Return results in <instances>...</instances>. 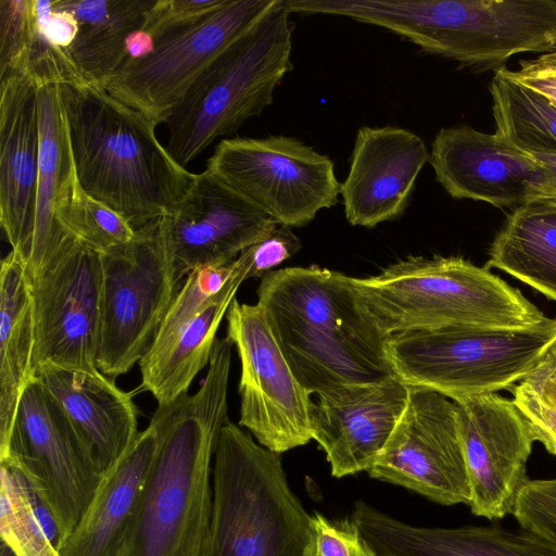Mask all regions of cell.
<instances>
[{
	"mask_svg": "<svg viewBox=\"0 0 556 556\" xmlns=\"http://www.w3.org/2000/svg\"><path fill=\"white\" fill-rule=\"evenodd\" d=\"M232 348L228 337L217 339L200 389L151 418L157 447L118 556H206Z\"/></svg>",
	"mask_w": 556,
	"mask_h": 556,
	"instance_id": "6da1fadb",
	"label": "cell"
},
{
	"mask_svg": "<svg viewBox=\"0 0 556 556\" xmlns=\"http://www.w3.org/2000/svg\"><path fill=\"white\" fill-rule=\"evenodd\" d=\"M256 294L278 346L311 395L394 378L386 338L362 314L342 273L317 265L271 270Z\"/></svg>",
	"mask_w": 556,
	"mask_h": 556,
	"instance_id": "7a4b0ae2",
	"label": "cell"
},
{
	"mask_svg": "<svg viewBox=\"0 0 556 556\" xmlns=\"http://www.w3.org/2000/svg\"><path fill=\"white\" fill-rule=\"evenodd\" d=\"M59 87L81 188L135 230L166 215L194 174L160 143L159 124L99 85Z\"/></svg>",
	"mask_w": 556,
	"mask_h": 556,
	"instance_id": "3957f363",
	"label": "cell"
},
{
	"mask_svg": "<svg viewBox=\"0 0 556 556\" xmlns=\"http://www.w3.org/2000/svg\"><path fill=\"white\" fill-rule=\"evenodd\" d=\"M343 282L384 338L448 328L517 330L547 318L518 288L462 256H408L375 276L343 274Z\"/></svg>",
	"mask_w": 556,
	"mask_h": 556,
	"instance_id": "277c9868",
	"label": "cell"
},
{
	"mask_svg": "<svg viewBox=\"0 0 556 556\" xmlns=\"http://www.w3.org/2000/svg\"><path fill=\"white\" fill-rule=\"evenodd\" d=\"M326 12L384 28L476 71L556 49V0H330Z\"/></svg>",
	"mask_w": 556,
	"mask_h": 556,
	"instance_id": "5b68a950",
	"label": "cell"
},
{
	"mask_svg": "<svg viewBox=\"0 0 556 556\" xmlns=\"http://www.w3.org/2000/svg\"><path fill=\"white\" fill-rule=\"evenodd\" d=\"M206 556H304L311 515L290 489L280 454L227 419L212 469Z\"/></svg>",
	"mask_w": 556,
	"mask_h": 556,
	"instance_id": "8992f818",
	"label": "cell"
},
{
	"mask_svg": "<svg viewBox=\"0 0 556 556\" xmlns=\"http://www.w3.org/2000/svg\"><path fill=\"white\" fill-rule=\"evenodd\" d=\"M290 14L281 0L203 72L170 112L166 149L181 166L274 101L275 89L293 68Z\"/></svg>",
	"mask_w": 556,
	"mask_h": 556,
	"instance_id": "52a82bcc",
	"label": "cell"
},
{
	"mask_svg": "<svg viewBox=\"0 0 556 556\" xmlns=\"http://www.w3.org/2000/svg\"><path fill=\"white\" fill-rule=\"evenodd\" d=\"M556 344V318L517 330L438 329L386 337L392 376L453 402L511 390Z\"/></svg>",
	"mask_w": 556,
	"mask_h": 556,
	"instance_id": "ba28073f",
	"label": "cell"
},
{
	"mask_svg": "<svg viewBox=\"0 0 556 556\" xmlns=\"http://www.w3.org/2000/svg\"><path fill=\"white\" fill-rule=\"evenodd\" d=\"M101 316L97 366L114 379L152 346L184 277L168 248L161 217L121 247L100 253Z\"/></svg>",
	"mask_w": 556,
	"mask_h": 556,
	"instance_id": "9c48e42d",
	"label": "cell"
},
{
	"mask_svg": "<svg viewBox=\"0 0 556 556\" xmlns=\"http://www.w3.org/2000/svg\"><path fill=\"white\" fill-rule=\"evenodd\" d=\"M278 225L302 227L337 204L341 184L327 155L288 136L220 140L206 168Z\"/></svg>",
	"mask_w": 556,
	"mask_h": 556,
	"instance_id": "30bf717a",
	"label": "cell"
},
{
	"mask_svg": "<svg viewBox=\"0 0 556 556\" xmlns=\"http://www.w3.org/2000/svg\"><path fill=\"white\" fill-rule=\"evenodd\" d=\"M280 2L227 0L198 23L161 36L146 58H128L102 87L157 124L165 123L203 72Z\"/></svg>",
	"mask_w": 556,
	"mask_h": 556,
	"instance_id": "8fae6325",
	"label": "cell"
},
{
	"mask_svg": "<svg viewBox=\"0 0 556 556\" xmlns=\"http://www.w3.org/2000/svg\"><path fill=\"white\" fill-rule=\"evenodd\" d=\"M0 459L15 464L47 501L61 545L89 507L103 475L36 377L21 396L9 444Z\"/></svg>",
	"mask_w": 556,
	"mask_h": 556,
	"instance_id": "7c38bea8",
	"label": "cell"
},
{
	"mask_svg": "<svg viewBox=\"0 0 556 556\" xmlns=\"http://www.w3.org/2000/svg\"><path fill=\"white\" fill-rule=\"evenodd\" d=\"M226 319L241 364L239 426L280 455L307 444L315 403L292 372L262 308L235 298Z\"/></svg>",
	"mask_w": 556,
	"mask_h": 556,
	"instance_id": "4fadbf2b",
	"label": "cell"
},
{
	"mask_svg": "<svg viewBox=\"0 0 556 556\" xmlns=\"http://www.w3.org/2000/svg\"><path fill=\"white\" fill-rule=\"evenodd\" d=\"M28 278L35 325V370L51 364L98 371L100 253L73 238Z\"/></svg>",
	"mask_w": 556,
	"mask_h": 556,
	"instance_id": "5bb4252c",
	"label": "cell"
},
{
	"mask_svg": "<svg viewBox=\"0 0 556 556\" xmlns=\"http://www.w3.org/2000/svg\"><path fill=\"white\" fill-rule=\"evenodd\" d=\"M367 472L440 505H468L470 488L455 402L434 391L409 388L405 409Z\"/></svg>",
	"mask_w": 556,
	"mask_h": 556,
	"instance_id": "9a60e30c",
	"label": "cell"
},
{
	"mask_svg": "<svg viewBox=\"0 0 556 556\" xmlns=\"http://www.w3.org/2000/svg\"><path fill=\"white\" fill-rule=\"evenodd\" d=\"M472 515L489 520L513 516L529 482L527 463L534 437L514 402L489 393L455 402Z\"/></svg>",
	"mask_w": 556,
	"mask_h": 556,
	"instance_id": "2e32d148",
	"label": "cell"
},
{
	"mask_svg": "<svg viewBox=\"0 0 556 556\" xmlns=\"http://www.w3.org/2000/svg\"><path fill=\"white\" fill-rule=\"evenodd\" d=\"M161 220L184 277L200 266L236 261L279 226L207 169L194 174L186 193Z\"/></svg>",
	"mask_w": 556,
	"mask_h": 556,
	"instance_id": "e0dca14e",
	"label": "cell"
},
{
	"mask_svg": "<svg viewBox=\"0 0 556 556\" xmlns=\"http://www.w3.org/2000/svg\"><path fill=\"white\" fill-rule=\"evenodd\" d=\"M428 162L438 182L455 199L497 207L540 200L542 167L495 134L466 125L442 128L432 141Z\"/></svg>",
	"mask_w": 556,
	"mask_h": 556,
	"instance_id": "ac0fdd59",
	"label": "cell"
},
{
	"mask_svg": "<svg viewBox=\"0 0 556 556\" xmlns=\"http://www.w3.org/2000/svg\"><path fill=\"white\" fill-rule=\"evenodd\" d=\"M408 392V387L391 378L318 395L312 413V439L325 452L333 477L372 467L405 409Z\"/></svg>",
	"mask_w": 556,
	"mask_h": 556,
	"instance_id": "d6986e66",
	"label": "cell"
},
{
	"mask_svg": "<svg viewBox=\"0 0 556 556\" xmlns=\"http://www.w3.org/2000/svg\"><path fill=\"white\" fill-rule=\"evenodd\" d=\"M428 160L424 140L410 130L391 125L361 127L340 187L348 222L374 228L399 218Z\"/></svg>",
	"mask_w": 556,
	"mask_h": 556,
	"instance_id": "ffe728a7",
	"label": "cell"
},
{
	"mask_svg": "<svg viewBox=\"0 0 556 556\" xmlns=\"http://www.w3.org/2000/svg\"><path fill=\"white\" fill-rule=\"evenodd\" d=\"M0 222L27 266L33 248L39 172L37 84L24 73L0 79Z\"/></svg>",
	"mask_w": 556,
	"mask_h": 556,
	"instance_id": "44dd1931",
	"label": "cell"
},
{
	"mask_svg": "<svg viewBox=\"0 0 556 556\" xmlns=\"http://www.w3.org/2000/svg\"><path fill=\"white\" fill-rule=\"evenodd\" d=\"M35 377L60 406L104 476L140 432L132 394L100 370L43 364L36 368Z\"/></svg>",
	"mask_w": 556,
	"mask_h": 556,
	"instance_id": "7402d4cb",
	"label": "cell"
},
{
	"mask_svg": "<svg viewBox=\"0 0 556 556\" xmlns=\"http://www.w3.org/2000/svg\"><path fill=\"white\" fill-rule=\"evenodd\" d=\"M351 518L379 556H556V541L498 525L427 528L357 501Z\"/></svg>",
	"mask_w": 556,
	"mask_h": 556,
	"instance_id": "603a6c76",
	"label": "cell"
},
{
	"mask_svg": "<svg viewBox=\"0 0 556 556\" xmlns=\"http://www.w3.org/2000/svg\"><path fill=\"white\" fill-rule=\"evenodd\" d=\"M157 447V430L140 431L106 472L75 530L60 545L61 556H118Z\"/></svg>",
	"mask_w": 556,
	"mask_h": 556,
	"instance_id": "cb8c5ba5",
	"label": "cell"
},
{
	"mask_svg": "<svg viewBox=\"0 0 556 556\" xmlns=\"http://www.w3.org/2000/svg\"><path fill=\"white\" fill-rule=\"evenodd\" d=\"M39 172L28 277L38 273L74 237L59 223L56 205L75 166L59 84L37 85Z\"/></svg>",
	"mask_w": 556,
	"mask_h": 556,
	"instance_id": "d4e9b609",
	"label": "cell"
},
{
	"mask_svg": "<svg viewBox=\"0 0 556 556\" xmlns=\"http://www.w3.org/2000/svg\"><path fill=\"white\" fill-rule=\"evenodd\" d=\"M35 374L29 278L23 261L11 251L0 269V455L7 451L18 402Z\"/></svg>",
	"mask_w": 556,
	"mask_h": 556,
	"instance_id": "484cf974",
	"label": "cell"
},
{
	"mask_svg": "<svg viewBox=\"0 0 556 556\" xmlns=\"http://www.w3.org/2000/svg\"><path fill=\"white\" fill-rule=\"evenodd\" d=\"M250 255L245 249L224 288L188 323L160 355L139 362L140 388L149 391L159 406H167L188 394L195 376L211 359L216 334L241 283L248 279Z\"/></svg>",
	"mask_w": 556,
	"mask_h": 556,
	"instance_id": "4316f807",
	"label": "cell"
},
{
	"mask_svg": "<svg viewBox=\"0 0 556 556\" xmlns=\"http://www.w3.org/2000/svg\"><path fill=\"white\" fill-rule=\"evenodd\" d=\"M155 0H53V10L72 13L78 31L67 53L80 75L103 86L128 59L126 38L142 29Z\"/></svg>",
	"mask_w": 556,
	"mask_h": 556,
	"instance_id": "83f0119b",
	"label": "cell"
},
{
	"mask_svg": "<svg viewBox=\"0 0 556 556\" xmlns=\"http://www.w3.org/2000/svg\"><path fill=\"white\" fill-rule=\"evenodd\" d=\"M484 266L556 302V202L538 200L515 207L493 239Z\"/></svg>",
	"mask_w": 556,
	"mask_h": 556,
	"instance_id": "f1b7e54d",
	"label": "cell"
},
{
	"mask_svg": "<svg viewBox=\"0 0 556 556\" xmlns=\"http://www.w3.org/2000/svg\"><path fill=\"white\" fill-rule=\"evenodd\" d=\"M495 135L529 156L556 154V105L501 70L490 84Z\"/></svg>",
	"mask_w": 556,
	"mask_h": 556,
	"instance_id": "f546056e",
	"label": "cell"
},
{
	"mask_svg": "<svg viewBox=\"0 0 556 556\" xmlns=\"http://www.w3.org/2000/svg\"><path fill=\"white\" fill-rule=\"evenodd\" d=\"M56 217L72 237L98 253L126 244L136 233L122 215L81 188L76 172L58 202Z\"/></svg>",
	"mask_w": 556,
	"mask_h": 556,
	"instance_id": "4dcf8cb0",
	"label": "cell"
},
{
	"mask_svg": "<svg viewBox=\"0 0 556 556\" xmlns=\"http://www.w3.org/2000/svg\"><path fill=\"white\" fill-rule=\"evenodd\" d=\"M236 266L237 260L204 265L191 270L172 303L152 346L141 361L153 359L166 350L182 328L224 288Z\"/></svg>",
	"mask_w": 556,
	"mask_h": 556,
	"instance_id": "1f68e13d",
	"label": "cell"
},
{
	"mask_svg": "<svg viewBox=\"0 0 556 556\" xmlns=\"http://www.w3.org/2000/svg\"><path fill=\"white\" fill-rule=\"evenodd\" d=\"M510 391L534 440L556 457V344Z\"/></svg>",
	"mask_w": 556,
	"mask_h": 556,
	"instance_id": "d6a6232c",
	"label": "cell"
},
{
	"mask_svg": "<svg viewBox=\"0 0 556 556\" xmlns=\"http://www.w3.org/2000/svg\"><path fill=\"white\" fill-rule=\"evenodd\" d=\"M0 535L17 556H61L34 516L13 470L0 463Z\"/></svg>",
	"mask_w": 556,
	"mask_h": 556,
	"instance_id": "836d02e7",
	"label": "cell"
},
{
	"mask_svg": "<svg viewBox=\"0 0 556 556\" xmlns=\"http://www.w3.org/2000/svg\"><path fill=\"white\" fill-rule=\"evenodd\" d=\"M34 31V0H0V79L23 73Z\"/></svg>",
	"mask_w": 556,
	"mask_h": 556,
	"instance_id": "e575fe53",
	"label": "cell"
},
{
	"mask_svg": "<svg viewBox=\"0 0 556 556\" xmlns=\"http://www.w3.org/2000/svg\"><path fill=\"white\" fill-rule=\"evenodd\" d=\"M304 556H379L350 519L332 520L315 511L311 515Z\"/></svg>",
	"mask_w": 556,
	"mask_h": 556,
	"instance_id": "d590c367",
	"label": "cell"
},
{
	"mask_svg": "<svg viewBox=\"0 0 556 556\" xmlns=\"http://www.w3.org/2000/svg\"><path fill=\"white\" fill-rule=\"evenodd\" d=\"M513 516L520 529L556 541V478L530 479L518 495Z\"/></svg>",
	"mask_w": 556,
	"mask_h": 556,
	"instance_id": "8d00e7d4",
	"label": "cell"
},
{
	"mask_svg": "<svg viewBox=\"0 0 556 556\" xmlns=\"http://www.w3.org/2000/svg\"><path fill=\"white\" fill-rule=\"evenodd\" d=\"M227 0H155L142 29L154 41L166 33L187 27L220 9Z\"/></svg>",
	"mask_w": 556,
	"mask_h": 556,
	"instance_id": "74e56055",
	"label": "cell"
},
{
	"mask_svg": "<svg viewBox=\"0 0 556 556\" xmlns=\"http://www.w3.org/2000/svg\"><path fill=\"white\" fill-rule=\"evenodd\" d=\"M301 249L300 239L290 227L279 225L269 236L248 248L250 255L249 278L263 277L265 274Z\"/></svg>",
	"mask_w": 556,
	"mask_h": 556,
	"instance_id": "f35d334b",
	"label": "cell"
},
{
	"mask_svg": "<svg viewBox=\"0 0 556 556\" xmlns=\"http://www.w3.org/2000/svg\"><path fill=\"white\" fill-rule=\"evenodd\" d=\"M513 80L543 94L556 105V49L535 59L523 60L517 71L500 68Z\"/></svg>",
	"mask_w": 556,
	"mask_h": 556,
	"instance_id": "ab89813d",
	"label": "cell"
},
{
	"mask_svg": "<svg viewBox=\"0 0 556 556\" xmlns=\"http://www.w3.org/2000/svg\"><path fill=\"white\" fill-rule=\"evenodd\" d=\"M543 169L540 200L556 202V154L532 156Z\"/></svg>",
	"mask_w": 556,
	"mask_h": 556,
	"instance_id": "60d3db41",
	"label": "cell"
},
{
	"mask_svg": "<svg viewBox=\"0 0 556 556\" xmlns=\"http://www.w3.org/2000/svg\"><path fill=\"white\" fill-rule=\"evenodd\" d=\"M125 45L128 58L142 59L152 53L155 41L149 33L138 29L128 35Z\"/></svg>",
	"mask_w": 556,
	"mask_h": 556,
	"instance_id": "b9f144b4",
	"label": "cell"
},
{
	"mask_svg": "<svg viewBox=\"0 0 556 556\" xmlns=\"http://www.w3.org/2000/svg\"><path fill=\"white\" fill-rule=\"evenodd\" d=\"M0 556H17L15 552L0 539Z\"/></svg>",
	"mask_w": 556,
	"mask_h": 556,
	"instance_id": "7bdbcfd3",
	"label": "cell"
}]
</instances>
